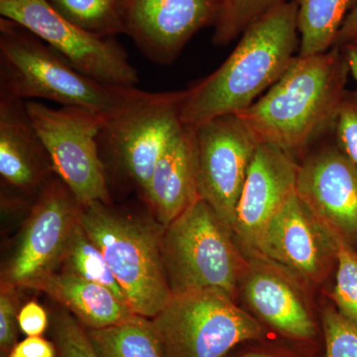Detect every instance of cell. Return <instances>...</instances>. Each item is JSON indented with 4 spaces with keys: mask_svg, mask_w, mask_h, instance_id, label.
<instances>
[{
    "mask_svg": "<svg viewBox=\"0 0 357 357\" xmlns=\"http://www.w3.org/2000/svg\"><path fill=\"white\" fill-rule=\"evenodd\" d=\"M351 75L342 49L297 56L287 72L248 109L236 114L258 141L298 156L333 133Z\"/></svg>",
    "mask_w": 357,
    "mask_h": 357,
    "instance_id": "1",
    "label": "cell"
},
{
    "mask_svg": "<svg viewBox=\"0 0 357 357\" xmlns=\"http://www.w3.org/2000/svg\"><path fill=\"white\" fill-rule=\"evenodd\" d=\"M299 47L297 0H289L249 26L223 64L185 89L181 121L195 128L248 109L287 72Z\"/></svg>",
    "mask_w": 357,
    "mask_h": 357,
    "instance_id": "2",
    "label": "cell"
},
{
    "mask_svg": "<svg viewBox=\"0 0 357 357\" xmlns=\"http://www.w3.org/2000/svg\"><path fill=\"white\" fill-rule=\"evenodd\" d=\"M156 93L96 81L23 26L0 18V96L25 102L42 98L109 119Z\"/></svg>",
    "mask_w": 357,
    "mask_h": 357,
    "instance_id": "3",
    "label": "cell"
},
{
    "mask_svg": "<svg viewBox=\"0 0 357 357\" xmlns=\"http://www.w3.org/2000/svg\"><path fill=\"white\" fill-rule=\"evenodd\" d=\"M79 222L102 251L132 311L154 318L173 296L162 257L163 234L102 202L81 206Z\"/></svg>",
    "mask_w": 357,
    "mask_h": 357,
    "instance_id": "4",
    "label": "cell"
},
{
    "mask_svg": "<svg viewBox=\"0 0 357 357\" xmlns=\"http://www.w3.org/2000/svg\"><path fill=\"white\" fill-rule=\"evenodd\" d=\"M162 257L173 295L213 289L234 299L248 264L232 230L202 199L164 229Z\"/></svg>",
    "mask_w": 357,
    "mask_h": 357,
    "instance_id": "5",
    "label": "cell"
},
{
    "mask_svg": "<svg viewBox=\"0 0 357 357\" xmlns=\"http://www.w3.org/2000/svg\"><path fill=\"white\" fill-rule=\"evenodd\" d=\"M150 321L163 357H225L264 335L257 319L213 289L173 295Z\"/></svg>",
    "mask_w": 357,
    "mask_h": 357,
    "instance_id": "6",
    "label": "cell"
},
{
    "mask_svg": "<svg viewBox=\"0 0 357 357\" xmlns=\"http://www.w3.org/2000/svg\"><path fill=\"white\" fill-rule=\"evenodd\" d=\"M26 109L54 173L69 188L79 206L109 203V185L98 145L105 117L82 107L53 109L35 100L26 102Z\"/></svg>",
    "mask_w": 357,
    "mask_h": 357,
    "instance_id": "7",
    "label": "cell"
},
{
    "mask_svg": "<svg viewBox=\"0 0 357 357\" xmlns=\"http://www.w3.org/2000/svg\"><path fill=\"white\" fill-rule=\"evenodd\" d=\"M0 15L31 31L96 81L121 86L139 83L137 70L116 37L84 31L56 13L47 0H0Z\"/></svg>",
    "mask_w": 357,
    "mask_h": 357,
    "instance_id": "8",
    "label": "cell"
},
{
    "mask_svg": "<svg viewBox=\"0 0 357 357\" xmlns=\"http://www.w3.org/2000/svg\"><path fill=\"white\" fill-rule=\"evenodd\" d=\"M184 98L185 91L157 93L151 100L105 119L98 134V151L109 153L143 194L160 156L182 128Z\"/></svg>",
    "mask_w": 357,
    "mask_h": 357,
    "instance_id": "9",
    "label": "cell"
},
{
    "mask_svg": "<svg viewBox=\"0 0 357 357\" xmlns=\"http://www.w3.org/2000/svg\"><path fill=\"white\" fill-rule=\"evenodd\" d=\"M194 131L199 198L234 232L237 204L259 143L236 114L215 117Z\"/></svg>",
    "mask_w": 357,
    "mask_h": 357,
    "instance_id": "10",
    "label": "cell"
},
{
    "mask_svg": "<svg viewBox=\"0 0 357 357\" xmlns=\"http://www.w3.org/2000/svg\"><path fill=\"white\" fill-rule=\"evenodd\" d=\"M337 256V236L295 194L268 223L255 258L276 265L290 276L317 282L332 269Z\"/></svg>",
    "mask_w": 357,
    "mask_h": 357,
    "instance_id": "11",
    "label": "cell"
},
{
    "mask_svg": "<svg viewBox=\"0 0 357 357\" xmlns=\"http://www.w3.org/2000/svg\"><path fill=\"white\" fill-rule=\"evenodd\" d=\"M296 194L319 222L357 246V164L335 141L299 164Z\"/></svg>",
    "mask_w": 357,
    "mask_h": 357,
    "instance_id": "12",
    "label": "cell"
},
{
    "mask_svg": "<svg viewBox=\"0 0 357 357\" xmlns=\"http://www.w3.org/2000/svg\"><path fill=\"white\" fill-rule=\"evenodd\" d=\"M79 208L61 178L60 182L44 188L7 268L9 285L28 287L32 282L55 271L62 263Z\"/></svg>",
    "mask_w": 357,
    "mask_h": 357,
    "instance_id": "13",
    "label": "cell"
},
{
    "mask_svg": "<svg viewBox=\"0 0 357 357\" xmlns=\"http://www.w3.org/2000/svg\"><path fill=\"white\" fill-rule=\"evenodd\" d=\"M220 6L218 0H128V35L154 64L170 65L199 30L215 26Z\"/></svg>",
    "mask_w": 357,
    "mask_h": 357,
    "instance_id": "14",
    "label": "cell"
},
{
    "mask_svg": "<svg viewBox=\"0 0 357 357\" xmlns=\"http://www.w3.org/2000/svg\"><path fill=\"white\" fill-rule=\"evenodd\" d=\"M299 163L281 148L259 143L237 204L234 236L248 259L255 258L265 229L296 194Z\"/></svg>",
    "mask_w": 357,
    "mask_h": 357,
    "instance_id": "15",
    "label": "cell"
},
{
    "mask_svg": "<svg viewBox=\"0 0 357 357\" xmlns=\"http://www.w3.org/2000/svg\"><path fill=\"white\" fill-rule=\"evenodd\" d=\"M290 275L272 263L248 259L239 286L252 311L278 332L296 340L316 335L311 314Z\"/></svg>",
    "mask_w": 357,
    "mask_h": 357,
    "instance_id": "16",
    "label": "cell"
},
{
    "mask_svg": "<svg viewBox=\"0 0 357 357\" xmlns=\"http://www.w3.org/2000/svg\"><path fill=\"white\" fill-rule=\"evenodd\" d=\"M163 229L199 198L195 131L183 124L157 162L144 192Z\"/></svg>",
    "mask_w": 357,
    "mask_h": 357,
    "instance_id": "17",
    "label": "cell"
},
{
    "mask_svg": "<svg viewBox=\"0 0 357 357\" xmlns=\"http://www.w3.org/2000/svg\"><path fill=\"white\" fill-rule=\"evenodd\" d=\"M48 171L50 158L33 126L25 100L0 96V175L11 187L30 190Z\"/></svg>",
    "mask_w": 357,
    "mask_h": 357,
    "instance_id": "18",
    "label": "cell"
},
{
    "mask_svg": "<svg viewBox=\"0 0 357 357\" xmlns=\"http://www.w3.org/2000/svg\"><path fill=\"white\" fill-rule=\"evenodd\" d=\"M28 288L48 294L89 330L119 325L138 316L109 288L69 272H51L32 282Z\"/></svg>",
    "mask_w": 357,
    "mask_h": 357,
    "instance_id": "19",
    "label": "cell"
},
{
    "mask_svg": "<svg viewBox=\"0 0 357 357\" xmlns=\"http://www.w3.org/2000/svg\"><path fill=\"white\" fill-rule=\"evenodd\" d=\"M298 56L318 55L333 48L342 23L357 0H297Z\"/></svg>",
    "mask_w": 357,
    "mask_h": 357,
    "instance_id": "20",
    "label": "cell"
},
{
    "mask_svg": "<svg viewBox=\"0 0 357 357\" xmlns=\"http://www.w3.org/2000/svg\"><path fill=\"white\" fill-rule=\"evenodd\" d=\"M88 335L98 357H163L151 321L144 317L89 330Z\"/></svg>",
    "mask_w": 357,
    "mask_h": 357,
    "instance_id": "21",
    "label": "cell"
},
{
    "mask_svg": "<svg viewBox=\"0 0 357 357\" xmlns=\"http://www.w3.org/2000/svg\"><path fill=\"white\" fill-rule=\"evenodd\" d=\"M66 20L102 37L128 35V0H47Z\"/></svg>",
    "mask_w": 357,
    "mask_h": 357,
    "instance_id": "22",
    "label": "cell"
},
{
    "mask_svg": "<svg viewBox=\"0 0 357 357\" xmlns=\"http://www.w3.org/2000/svg\"><path fill=\"white\" fill-rule=\"evenodd\" d=\"M62 263L65 272L105 286L119 299L128 303L123 290L112 274L102 251L89 238L83 225L79 222V215L70 231Z\"/></svg>",
    "mask_w": 357,
    "mask_h": 357,
    "instance_id": "23",
    "label": "cell"
},
{
    "mask_svg": "<svg viewBox=\"0 0 357 357\" xmlns=\"http://www.w3.org/2000/svg\"><path fill=\"white\" fill-rule=\"evenodd\" d=\"M287 1L289 0H225L213 26V43L217 46L231 43L256 20Z\"/></svg>",
    "mask_w": 357,
    "mask_h": 357,
    "instance_id": "24",
    "label": "cell"
},
{
    "mask_svg": "<svg viewBox=\"0 0 357 357\" xmlns=\"http://www.w3.org/2000/svg\"><path fill=\"white\" fill-rule=\"evenodd\" d=\"M337 273L331 298L338 312L357 326V252L337 237Z\"/></svg>",
    "mask_w": 357,
    "mask_h": 357,
    "instance_id": "25",
    "label": "cell"
},
{
    "mask_svg": "<svg viewBox=\"0 0 357 357\" xmlns=\"http://www.w3.org/2000/svg\"><path fill=\"white\" fill-rule=\"evenodd\" d=\"M326 357H357V326L344 318L337 307L323 312Z\"/></svg>",
    "mask_w": 357,
    "mask_h": 357,
    "instance_id": "26",
    "label": "cell"
},
{
    "mask_svg": "<svg viewBox=\"0 0 357 357\" xmlns=\"http://www.w3.org/2000/svg\"><path fill=\"white\" fill-rule=\"evenodd\" d=\"M53 332L57 357H98L88 332L72 314L61 312L56 316Z\"/></svg>",
    "mask_w": 357,
    "mask_h": 357,
    "instance_id": "27",
    "label": "cell"
},
{
    "mask_svg": "<svg viewBox=\"0 0 357 357\" xmlns=\"http://www.w3.org/2000/svg\"><path fill=\"white\" fill-rule=\"evenodd\" d=\"M333 135L338 146L357 164V91H347L338 112Z\"/></svg>",
    "mask_w": 357,
    "mask_h": 357,
    "instance_id": "28",
    "label": "cell"
},
{
    "mask_svg": "<svg viewBox=\"0 0 357 357\" xmlns=\"http://www.w3.org/2000/svg\"><path fill=\"white\" fill-rule=\"evenodd\" d=\"M17 314L13 300L8 294L2 292L0 296V347L8 354L17 344Z\"/></svg>",
    "mask_w": 357,
    "mask_h": 357,
    "instance_id": "29",
    "label": "cell"
},
{
    "mask_svg": "<svg viewBox=\"0 0 357 357\" xmlns=\"http://www.w3.org/2000/svg\"><path fill=\"white\" fill-rule=\"evenodd\" d=\"M21 332L27 337H41L48 326V316L38 303L29 302L17 314Z\"/></svg>",
    "mask_w": 357,
    "mask_h": 357,
    "instance_id": "30",
    "label": "cell"
},
{
    "mask_svg": "<svg viewBox=\"0 0 357 357\" xmlns=\"http://www.w3.org/2000/svg\"><path fill=\"white\" fill-rule=\"evenodd\" d=\"M6 357H57V349L43 337H27L14 345Z\"/></svg>",
    "mask_w": 357,
    "mask_h": 357,
    "instance_id": "31",
    "label": "cell"
},
{
    "mask_svg": "<svg viewBox=\"0 0 357 357\" xmlns=\"http://www.w3.org/2000/svg\"><path fill=\"white\" fill-rule=\"evenodd\" d=\"M349 44H357V3L342 23L333 47L342 48Z\"/></svg>",
    "mask_w": 357,
    "mask_h": 357,
    "instance_id": "32",
    "label": "cell"
},
{
    "mask_svg": "<svg viewBox=\"0 0 357 357\" xmlns=\"http://www.w3.org/2000/svg\"><path fill=\"white\" fill-rule=\"evenodd\" d=\"M340 49L344 52L347 63H349L351 75L356 79L357 84V44L345 45Z\"/></svg>",
    "mask_w": 357,
    "mask_h": 357,
    "instance_id": "33",
    "label": "cell"
},
{
    "mask_svg": "<svg viewBox=\"0 0 357 357\" xmlns=\"http://www.w3.org/2000/svg\"><path fill=\"white\" fill-rule=\"evenodd\" d=\"M243 357H273V356H266V354H248V356H244Z\"/></svg>",
    "mask_w": 357,
    "mask_h": 357,
    "instance_id": "34",
    "label": "cell"
},
{
    "mask_svg": "<svg viewBox=\"0 0 357 357\" xmlns=\"http://www.w3.org/2000/svg\"><path fill=\"white\" fill-rule=\"evenodd\" d=\"M218 1H220L222 3V2L225 1V0H218Z\"/></svg>",
    "mask_w": 357,
    "mask_h": 357,
    "instance_id": "35",
    "label": "cell"
},
{
    "mask_svg": "<svg viewBox=\"0 0 357 357\" xmlns=\"http://www.w3.org/2000/svg\"><path fill=\"white\" fill-rule=\"evenodd\" d=\"M356 252H357V246H356Z\"/></svg>",
    "mask_w": 357,
    "mask_h": 357,
    "instance_id": "36",
    "label": "cell"
}]
</instances>
